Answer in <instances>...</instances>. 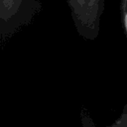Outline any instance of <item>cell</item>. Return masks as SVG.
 Segmentation results:
<instances>
[{"label":"cell","instance_id":"1","mask_svg":"<svg viewBox=\"0 0 127 127\" xmlns=\"http://www.w3.org/2000/svg\"><path fill=\"white\" fill-rule=\"evenodd\" d=\"M41 0H0V46L2 49L42 11Z\"/></svg>","mask_w":127,"mask_h":127},{"label":"cell","instance_id":"2","mask_svg":"<svg viewBox=\"0 0 127 127\" xmlns=\"http://www.w3.org/2000/svg\"><path fill=\"white\" fill-rule=\"evenodd\" d=\"M77 34L85 41L97 39L105 0H66Z\"/></svg>","mask_w":127,"mask_h":127},{"label":"cell","instance_id":"3","mask_svg":"<svg viewBox=\"0 0 127 127\" xmlns=\"http://www.w3.org/2000/svg\"><path fill=\"white\" fill-rule=\"evenodd\" d=\"M81 123H82V127H96L94 126L92 119L90 118L88 113L85 112V110L81 111ZM107 127H127V110L123 109L121 115L111 125Z\"/></svg>","mask_w":127,"mask_h":127},{"label":"cell","instance_id":"4","mask_svg":"<svg viewBox=\"0 0 127 127\" xmlns=\"http://www.w3.org/2000/svg\"><path fill=\"white\" fill-rule=\"evenodd\" d=\"M119 10H120V16H121V22L123 26V30L126 37L127 42V0H119ZM124 110H127V103L125 104Z\"/></svg>","mask_w":127,"mask_h":127}]
</instances>
